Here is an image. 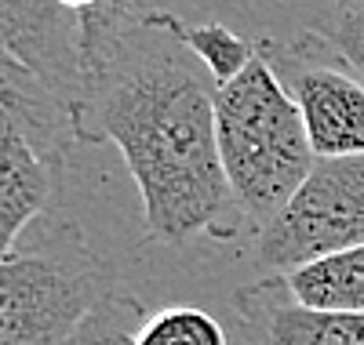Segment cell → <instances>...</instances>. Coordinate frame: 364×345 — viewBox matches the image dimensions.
Segmentation results:
<instances>
[{
	"mask_svg": "<svg viewBox=\"0 0 364 345\" xmlns=\"http://www.w3.org/2000/svg\"><path fill=\"white\" fill-rule=\"evenodd\" d=\"M135 345H230L223 324L204 309L193 305H171L161 309L135 334Z\"/></svg>",
	"mask_w": 364,
	"mask_h": 345,
	"instance_id": "obj_12",
	"label": "cell"
},
{
	"mask_svg": "<svg viewBox=\"0 0 364 345\" xmlns=\"http://www.w3.org/2000/svg\"><path fill=\"white\" fill-rule=\"evenodd\" d=\"M168 26L178 33V40L186 44L197 62L211 73V80H215V87H226L233 84L240 73H245L252 62L259 58L255 48L245 40V37H237L230 26L223 22H204V26H186L175 11H168Z\"/></svg>",
	"mask_w": 364,
	"mask_h": 345,
	"instance_id": "obj_11",
	"label": "cell"
},
{
	"mask_svg": "<svg viewBox=\"0 0 364 345\" xmlns=\"http://www.w3.org/2000/svg\"><path fill=\"white\" fill-rule=\"evenodd\" d=\"M18 142H33L58 160L63 146L77 142V128L66 102L33 70L0 51V153Z\"/></svg>",
	"mask_w": 364,
	"mask_h": 345,
	"instance_id": "obj_8",
	"label": "cell"
},
{
	"mask_svg": "<svg viewBox=\"0 0 364 345\" xmlns=\"http://www.w3.org/2000/svg\"><path fill=\"white\" fill-rule=\"evenodd\" d=\"M237 309L266 345H364V312H324L299 305L284 280L237 295Z\"/></svg>",
	"mask_w": 364,
	"mask_h": 345,
	"instance_id": "obj_7",
	"label": "cell"
},
{
	"mask_svg": "<svg viewBox=\"0 0 364 345\" xmlns=\"http://www.w3.org/2000/svg\"><path fill=\"white\" fill-rule=\"evenodd\" d=\"M353 247H364V156L317 160L288 207L259 229V258L288 273Z\"/></svg>",
	"mask_w": 364,
	"mask_h": 345,
	"instance_id": "obj_4",
	"label": "cell"
},
{
	"mask_svg": "<svg viewBox=\"0 0 364 345\" xmlns=\"http://www.w3.org/2000/svg\"><path fill=\"white\" fill-rule=\"evenodd\" d=\"M142 324H146L142 305L124 291H109L84 317V324L70 334L66 345H135Z\"/></svg>",
	"mask_w": 364,
	"mask_h": 345,
	"instance_id": "obj_13",
	"label": "cell"
},
{
	"mask_svg": "<svg viewBox=\"0 0 364 345\" xmlns=\"http://www.w3.org/2000/svg\"><path fill=\"white\" fill-rule=\"evenodd\" d=\"M0 51L33 70L66 109L77 113L84 66L73 4H0Z\"/></svg>",
	"mask_w": 364,
	"mask_h": 345,
	"instance_id": "obj_6",
	"label": "cell"
},
{
	"mask_svg": "<svg viewBox=\"0 0 364 345\" xmlns=\"http://www.w3.org/2000/svg\"><path fill=\"white\" fill-rule=\"evenodd\" d=\"M215 135L233 204L255 229H266L310 178L317 153L291 91L262 55L219 87Z\"/></svg>",
	"mask_w": 364,
	"mask_h": 345,
	"instance_id": "obj_2",
	"label": "cell"
},
{
	"mask_svg": "<svg viewBox=\"0 0 364 345\" xmlns=\"http://www.w3.org/2000/svg\"><path fill=\"white\" fill-rule=\"evenodd\" d=\"M262 58L291 91L317 160L364 156V80L331 62H299L273 44H262Z\"/></svg>",
	"mask_w": 364,
	"mask_h": 345,
	"instance_id": "obj_5",
	"label": "cell"
},
{
	"mask_svg": "<svg viewBox=\"0 0 364 345\" xmlns=\"http://www.w3.org/2000/svg\"><path fill=\"white\" fill-rule=\"evenodd\" d=\"M291 298L324 312H364V247L284 273Z\"/></svg>",
	"mask_w": 364,
	"mask_h": 345,
	"instance_id": "obj_10",
	"label": "cell"
},
{
	"mask_svg": "<svg viewBox=\"0 0 364 345\" xmlns=\"http://www.w3.org/2000/svg\"><path fill=\"white\" fill-rule=\"evenodd\" d=\"M55 156L33 142H18L0 153V262L11 255L18 233L44 211L51 197Z\"/></svg>",
	"mask_w": 364,
	"mask_h": 345,
	"instance_id": "obj_9",
	"label": "cell"
},
{
	"mask_svg": "<svg viewBox=\"0 0 364 345\" xmlns=\"http://www.w3.org/2000/svg\"><path fill=\"white\" fill-rule=\"evenodd\" d=\"M113 288L73 226L0 262V345H66Z\"/></svg>",
	"mask_w": 364,
	"mask_h": 345,
	"instance_id": "obj_3",
	"label": "cell"
},
{
	"mask_svg": "<svg viewBox=\"0 0 364 345\" xmlns=\"http://www.w3.org/2000/svg\"><path fill=\"white\" fill-rule=\"evenodd\" d=\"M331 44H336L339 58L364 80V4L360 8H350L336 22V29H331Z\"/></svg>",
	"mask_w": 364,
	"mask_h": 345,
	"instance_id": "obj_14",
	"label": "cell"
},
{
	"mask_svg": "<svg viewBox=\"0 0 364 345\" xmlns=\"http://www.w3.org/2000/svg\"><path fill=\"white\" fill-rule=\"evenodd\" d=\"M80 22L84 91L77 142H113L142 193L154 240L186 243L215 229L233 204L215 135L219 87L146 4H73Z\"/></svg>",
	"mask_w": 364,
	"mask_h": 345,
	"instance_id": "obj_1",
	"label": "cell"
}]
</instances>
